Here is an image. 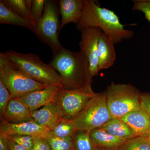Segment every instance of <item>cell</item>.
Listing matches in <instances>:
<instances>
[{
  "instance_id": "obj_1",
  "label": "cell",
  "mask_w": 150,
  "mask_h": 150,
  "mask_svg": "<svg viewBox=\"0 0 150 150\" xmlns=\"http://www.w3.org/2000/svg\"><path fill=\"white\" fill-rule=\"evenodd\" d=\"M125 26L114 11L101 7L95 0H84L81 17L76 24V28L81 31L88 28H101L114 44L134 36V31L126 29Z\"/></svg>"
},
{
  "instance_id": "obj_2",
  "label": "cell",
  "mask_w": 150,
  "mask_h": 150,
  "mask_svg": "<svg viewBox=\"0 0 150 150\" xmlns=\"http://www.w3.org/2000/svg\"><path fill=\"white\" fill-rule=\"evenodd\" d=\"M50 64L61 76L62 88H82L92 83L88 60L81 51L74 52L63 47L53 56Z\"/></svg>"
},
{
  "instance_id": "obj_3",
  "label": "cell",
  "mask_w": 150,
  "mask_h": 150,
  "mask_svg": "<svg viewBox=\"0 0 150 150\" xmlns=\"http://www.w3.org/2000/svg\"><path fill=\"white\" fill-rule=\"evenodd\" d=\"M4 53L16 67L32 79L45 85L58 84L62 86V79L59 73L36 54L13 51Z\"/></svg>"
},
{
  "instance_id": "obj_4",
  "label": "cell",
  "mask_w": 150,
  "mask_h": 150,
  "mask_svg": "<svg viewBox=\"0 0 150 150\" xmlns=\"http://www.w3.org/2000/svg\"><path fill=\"white\" fill-rule=\"evenodd\" d=\"M105 93L108 108L112 118H121L131 111L142 108L141 93L130 84L111 83Z\"/></svg>"
},
{
  "instance_id": "obj_5",
  "label": "cell",
  "mask_w": 150,
  "mask_h": 150,
  "mask_svg": "<svg viewBox=\"0 0 150 150\" xmlns=\"http://www.w3.org/2000/svg\"><path fill=\"white\" fill-rule=\"evenodd\" d=\"M0 80L8 90L12 98L21 97L48 86L25 75L11 62L4 53L1 52L0 53Z\"/></svg>"
},
{
  "instance_id": "obj_6",
  "label": "cell",
  "mask_w": 150,
  "mask_h": 150,
  "mask_svg": "<svg viewBox=\"0 0 150 150\" xmlns=\"http://www.w3.org/2000/svg\"><path fill=\"white\" fill-rule=\"evenodd\" d=\"M60 14L56 1L46 0L42 19L34 32L38 39L51 48L53 56L63 48L59 38L61 31Z\"/></svg>"
},
{
  "instance_id": "obj_7",
  "label": "cell",
  "mask_w": 150,
  "mask_h": 150,
  "mask_svg": "<svg viewBox=\"0 0 150 150\" xmlns=\"http://www.w3.org/2000/svg\"><path fill=\"white\" fill-rule=\"evenodd\" d=\"M111 118L105 91L91 99L74 120L77 130L89 133L101 127Z\"/></svg>"
},
{
  "instance_id": "obj_8",
  "label": "cell",
  "mask_w": 150,
  "mask_h": 150,
  "mask_svg": "<svg viewBox=\"0 0 150 150\" xmlns=\"http://www.w3.org/2000/svg\"><path fill=\"white\" fill-rule=\"evenodd\" d=\"M98 93L93 91L91 84L76 89L61 88L57 93L55 103L60 108L64 117L74 119L88 101Z\"/></svg>"
},
{
  "instance_id": "obj_9",
  "label": "cell",
  "mask_w": 150,
  "mask_h": 150,
  "mask_svg": "<svg viewBox=\"0 0 150 150\" xmlns=\"http://www.w3.org/2000/svg\"><path fill=\"white\" fill-rule=\"evenodd\" d=\"M79 43L80 51L88 60L92 76L98 75L100 70L98 65V44L103 33L99 28L91 27L82 30Z\"/></svg>"
},
{
  "instance_id": "obj_10",
  "label": "cell",
  "mask_w": 150,
  "mask_h": 150,
  "mask_svg": "<svg viewBox=\"0 0 150 150\" xmlns=\"http://www.w3.org/2000/svg\"><path fill=\"white\" fill-rule=\"evenodd\" d=\"M50 131L34 120L13 123L1 119L0 134L6 137L13 135H23L46 139Z\"/></svg>"
},
{
  "instance_id": "obj_11",
  "label": "cell",
  "mask_w": 150,
  "mask_h": 150,
  "mask_svg": "<svg viewBox=\"0 0 150 150\" xmlns=\"http://www.w3.org/2000/svg\"><path fill=\"white\" fill-rule=\"evenodd\" d=\"M61 88L59 85H50L45 88L34 91L19 98L33 112L55 103L57 93Z\"/></svg>"
},
{
  "instance_id": "obj_12",
  "label": "cell",
  "mask_w": 150,
  "mask_h": 150,
  "mask_svg": "<svg viewBox=\"0 0 150 150\" xmlns=\"http://www.w3.org/2000/svg\"><path fill=\"white\" fill-rule=\"evenodd\" d=\"M63 117L62 110L56 103L48 105L32 112L33 119L50 131L53 130Z\"/></svg>"
},
{
  "instance_id": "obj_13",
  "label": "cell",
  "mask_w": 150,
  "mask_h": 150,
  "mask_svg": "<svg viewBox=\"0 0 150 150\" xmlns=\"http://www.w3.org/2000/svg\"><path fill=\"white\" fill-rule=\"evenodd\" d=\"M1 119L13 123H23L33 120L32 111L19 98H15L11 100L4 117Z\"/></svg>"
},
{
  "instance_id": "obj_14",
  "label": "cell",
  "mask_w": 150,
  "mask_h": 150,
  "mask_svg": "<svg viewBox=\"0 0 150 150\" xmlns=\"http://www.w3.org/2000/svg\"><path fill=\"white\" fill-rule=\"evenodd\" d=\"M59 4L62 16L60 30L69 23L77 24L81 17L84 0H60Z\"/></svg>"
},
{
  "instance_id": "obj_15",
  "label": "cell",
  "mask_w": 150,
  "mask_h": 150,
  "mask_svg": "<svg viewBox=\"0 0 150 150\" xmlns=\"http://www.w3.org/2000/svg\"><path fill=\"white\" fill-rule=\"evenodd\" d=\"M137 136L150 135V114L141 108L127 113L120 118Z\"/></svg>"
},
{
  "instance_id": "obj_16",
  "label": "cell",
  "mask_w": 150,
  "mask_h": 150,
  "mask_svg": "<svg viewBox=\"0 0 150 150\" xmlns=\"http://www.w3.org/2000/svg\"><path fill=\"white\" fill-rule=\"evenodd\" d=\"M114 43L110 38L103 32L98 44V65L100 71L112 67L116 60Z\"/></svg>"
},
{
  "instance_id": "obj_17",
  "label": "cell",
  "mask_w": 150,
  "mask_h": 150,
  "mask_svg": "<svg viewBox=\"0 0 150 150\" xmlns=\"http://www.w3.org/2000/svg\"><path fill=\"white\" fill-rule=\"evenodd\" d=\"M90 137L97 147L106 150H118L127 139L114 137L100 128L92 130Z\"/></svg>"
},
{
  "instance_id": "obj_18",
  "label": "cell",
  "mask_w": 150,
  "mask_h": 150,
  "mask_svg": "<svg viewBox=\"0 0 150 150\" xmlns=\"http://www.w3.org/2000/svg\"><path fill=\"white\" fill-rule=\"evenodd\" d=\"M0 23L18 25L33 33L35 31V26L31 21L19 15L6 5L3 0L0 1Z\"/></svg>"
},
{
  "instance_id": "obj_19",
  "label": "cell",
  "mask_w": 150,
  "mask_h": 150,
  "mask_svg": "<svg viewBox=\"0 0 150 150\" xmlns=\"http://www.w3.org/2000/svg\"><path fill=\"white\" fill-rule=\"evenodd\" d=\"M99 128L114 137L125 139L138 137L130 127L120 118H111Z\"/></svg>"
},
{
  "instance_id": "obj_20",
  "label": "cell",
  "mask_w": 150,
  "mask_h": 150,
  "mask_svg": "<svg viewBox=\"0 0 150 150\" xmlns=\"http://www.w3.org/2000/svg\"><path fill=\"white\" fill-rule=\"evenodd\" d=\"M77 131L74 119L63 117L51 132L54 136L60 138L73 137Z\"/></svg>"
},
{
  "instance_id": "obj_21",
  "label": "cell",
  "mask_w": 150,
  "mask_h": 150,
  "mask_svg": "<svg viewBox=\"0 0 150 150\" xmlns=\"http://www.w3.org/2000/svg\"><path fill=\"white\" fill-rule=\"evenodd\" d=\"M3 1L6 5L19 15L31 21L30 8L32 0H3Z\"/></svg>"
},
{
  "instance_id": "obj_22",
  "label": "cell",
  "mask_w": 150,
  "mask_h": 150,
  "mask_svg": "<svg viewBox=\"0 0 150 150\" xmlns=\"http://www.w3.org/2000/svg\"><path fill=\"white\" fill-rule=\"evenodd\" d=\"M118 150H150V135L129 139Z\"/></svg>"
},
{
  "instance_id": "obj_23",
  "label": "cell",
  "mask_w": 150,
  "mask_h": 150,
  "mask_svg": "<svg viewBox=\"0 0 150 150\" xmlns=\"http://www.w3.org/2000/svg\"><path fill=\"white\" fill-rule=\"evenodd\" d=\"M51 150H75L74 138H60L50 131L46 138Z\"/></svg>"
},
{
  "instance_id": "obj_24",
  "label": "cell",
  "mask_w": 150,
  "mask_h": 150,
  "mask_svg": "<svg viewBox=\"0 0 150 150\" xmlns=\"http://www.w3.org/2000/svg\"><path fill=\"white\" fill-rule=\"evenodd\" d=\"M75 150H97L98 148L94 144L87 131L77 130L73 137Z\"/></svg>"
},
{
  "instance_id": "obj_25",
  "label": "cell",
  "mask_w": 150,
  "mask_h": 150,
  "mask_svg": "<svg viewBox=\"0 0 150 150\" xmlns=\"http://www.w3.org/2000/svg\"><path fill=\"white\" fill-rule=\"evenodd\" d=\"M45 2V0H32L30 18L35 28L40 22L43 16Z\"/></svg>"
},
{
  "instance_id": "obj_26",
  "label": "cell",
  "mask_w": 150,
  "mask_h": 150,
  "mask_svg": "<svg viewBox=\"0 0 150 150\" xmlns=\"http://www.w3.org/2000/svg\"><path fill=\"white\" fill-rule=\"evenodd\" d=\"M34 137L28 135H13L6 137L7 139L15 142L28 150H32Z\"/></svg>"
},
{
  "instance_id": "obj_27",
  "label": "cell",
  "mask_w": 150,
  "mask_h": 150,
  "mask_svg": "<svg viewBox=\"0 0 150 150\" xmlns=\"http://www.w3.org/2000/svg\"><path fill=\"white\" fill-rule=\"evenodd\" d=\"M12 99L8 90L1 81L0 80V115L2 118L4 115L9 102Z\"/></svg>"
},
{
  "instance_id": "obj_28",
  "label": "cell",
  "mask_w": 150,
  "mask_h": 150,
  "mask_svg": "<svg viewBox=\"0 0 150 150\" xmlns=\"http://www.w3.org/2000/svg\"><path fill=\"white\" fill-rule=\"evenodd\" d=\"M133 2L132 10L143 12L145 18L150 22V0H134Z\"/></svg>"
},
{
  "instance_id": "obj_29",
  "label": "cell",
  "mask_w": 150,
  "mask_h": 150,
  "mask_svg": "<svg viewBox=\"0 0 150 150\" xmlns=\"http://www.w3.org/2000/svg\"><path fill=\"white\" fill-rule=\"evenodd\" d=\"M31 150H51V149L46 138L34 137L33 147Z\"/></svg>"
},
{
  "instance_id": "obj_30",
  "label": "cell",
  "mask_w": 150,
  "mask_h": 150,
  "mask_svg": "<svg viewBox=\"0 0 150 150\" xmlns=\"http://www.w3.org/2000/svg\"><path fill=\"white\" fill-rule=\"evenodd\" d=\"M140 105L142 109L150 114V93H141Z\"/></svg>"
},
{
  "instance_id": "obj_31",
  "label": "cell",
  "mask_w": 150,
  "mask_h": 150,
  "mask_svg": "<svg viewBox=\"0 0 150 150\" xmlns=\"http://www.w3.org/2000/svg\"><path fill=\"white\" fill-rule=\"evenodd\" d=\"M7 140L8 144L9 150H28L21 145L16 144L15 142L7 139Z\"/></svg>"
},
{
  "instance_id": "obj_32",
  "label": "cell",
  "mask_w": 150,
  "mask_h": 150,
  "mask_svg": "<svg viewBox=\"0 0 150 150\" xmlns=\"http://www.w3.org/2000/svg\"><path fill=\"white\" fill-rule=\"evenodd\" d=\"M0 150H9L6 138L1 134H0Z\"/></svg>"
},
{
  "instance_id": "obj_33",
  "label": "cell",
  "mask_w": 150,
  "mask_h": 150,
  "mask_svg": "<svg viewBox=\"0 0 150 150\" xmlns=\"http://www.w3.org/2000/svg\"><path fill=\"white\" fill-rule=\"evenodd\" d=\"M97 150H106L103 149H99V148H98Z\"/></svg>"
}]
</instances>
